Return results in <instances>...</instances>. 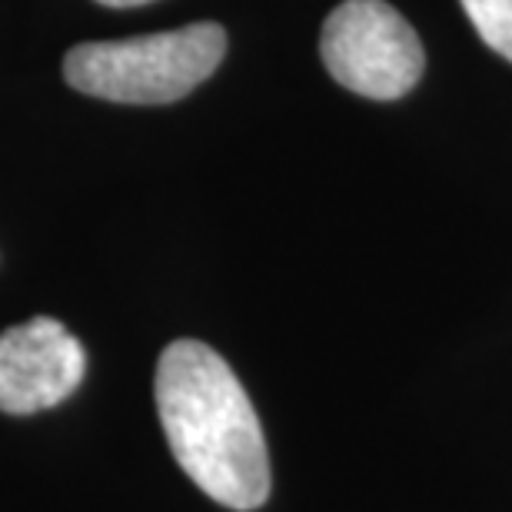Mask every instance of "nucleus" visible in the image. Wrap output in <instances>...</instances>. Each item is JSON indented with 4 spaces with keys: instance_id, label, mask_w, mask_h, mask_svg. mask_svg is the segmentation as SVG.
Here are the masks:
<instances>
[{
    "instance_id": "f257e3e1",
    "label": "nucleus",
    "mask_w": 512,
    "mask_h": 512,
    "mask_svg": "<svg viewBox=\"0 0 512 512\" xmlns=\"http://www.w3.org/2000/svg\"><path fill=\"white\" fill-rule=\"evenodd\" d=\"M153 396L173 459L213 503L250 512L270 499L260 416L217 350L173 340L160 353Z\"/></svg>"
},
{
    "instance_id": "39448f33",
    "label": "nucleus",
    "mask_w": 512,
    "mask_h": 512,
    "mask_svg": "<svg viewBox=\"0 0 512 512\" xmlns=\"http://www.w3.org/2000/svg\"><path fill=\"white\" fill-rule=\"evenodd\" d=\"M476 34L512 64V0H463Z\"/></svg>"
},
{
    "instance_id": "f03ea898",
    "label": "nucleus",
    "mask_w": 512,
    "mask_h": 512,
    "mask_svg": "<svg viewBox=\"0 0 512 512\" xmlns=\"http://www.w3.org/2000/svg\"><path fill=\"white\" fill-rule=\"evenodd\" d=\"M227 54V34L213 20L130 40L77 44L64 57L67 84L114 104H173L197 90Z\"/></svg>"
},
{
    "instance_id": "20e7f679",
    "label": "nucleus",
    "mask_w": 512,
    "mask_h": 512,
    "mask_svg": "<svg viewBox=\"0 0 512 512\" xmlns=\"http://www.w3.org/2000/svg\"><path fill=\"white\" fill-rule=\"evenodd\" d=\"M84 346L54 316L0 333V413L34 416L64 403L84 380Z\"/></svg>"
},
{
    "instance_id": "7ed1b4c3",
    "label": "nucleus",
    "mask_w": 512,
    "mask_h": 512,
    "mask_svg": "<svg viewBox=\"0 0 512 512\" xmlns=\"http://www.w3.org/2000/svg\"><path fill=\"white\" fill-rule=\"evenodd\" d=\"M320 54L336 84L370 100L409 94L426 67L416 30L386 0H343L323 24Z\"/></svg>"
},
{
    "instance_id": "423d86ee",
    "label": "nucleus",
    "mask_w": 512,
    "mask_h": 512,
    "mask_svg": "<svg viewBox=\"0 0 512 512\" xmlns=\"http://www.w3.org/2000/svg\"><path fill=\"white\" fill-rule=\"evenodd\" d=\"M104 7H140V4H150V0H97Z\"/></svg>"
}]
</instances>
